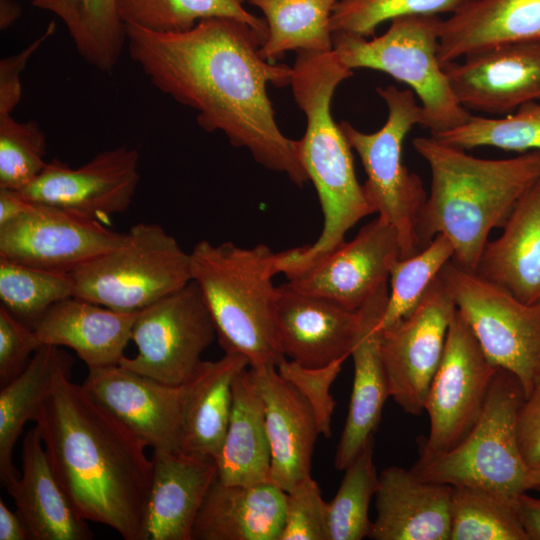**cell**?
I'll return each instance as SVG.
<instances>
[{"label": "cell", "mask_w": 540, "mask_h": 540, "mask_svg": "<svg viewBox=\"0 0 540 540\" xmlns=\"http://www.w3.org/2000/svg\"><path fill=\"white\" fill-rule=\"evenodd\" d=\"M441 19L437 15L393 19L380 36L336 32L333 50L347 68L373 69L411 87L431 135L464 124L471 114L456 99L438 58Z\"/></svg>", "instance_id": "7"}, {"label": "cell", "mask_w": 540, "mask_h": 540, "mask_svg": "<svg viewBox=\"0 0 540 540\" xmlns=\"http://www.w3.org/2000/svg\"><path fill=\"white\" fill-rule=\"evenodd\" d=\"M31 539L29 530L20 516L12 512L3 500H0V540H27Z\"/></svg>", "instance_id": "49"}, {"label": "cell", "mask_w": 540, "mask_h": 540, "mask_svg": "<svg viewBox=\"0 0 540 540\" xmlns=\"http://www.w3.org/2000/svg\"><path fill=\"white\" fill-rule=\"evenodd\" d=\"M518 514L529 540H540V498L523 493L517 503Z\"/></svg>", "instance_id": "47"}, {"label": "cell", "mask_w": 540, "mask_h": 540, "mask_svg": "<svg viewBox=\"0 0 540 540\" xmlns=\"http://www.w3.org/2000/svg\"><path fill=\"white\" fill-rule=\"evenodd\" d=\"M72 296L70 273L0 258L1 306L22 323L33 328L51 306Z\"/></svg>", "instance_id": "36"}, {"label": "cell", "mask_w": 540, "mask_h": 540, "mask_svg": "<svg viewBox=\"0 0 540 540\" xmlns=\"http://www.w3.org/2000/svg\"><path fill=\"white\" fill-rule=\"evenodd\" d=\"M262 395L271 447V480L288 492L310 476L319 430L314 412L302 394L276 366L254 368Z\"/></svg>", "instance_id": "23"}, {"label": "cell", "mask_w": 540, "mask_h": 540, "mask_svg": "<svg viewBox=\"0 0 540 540\" xmlns=\"http://www.w3.org/2000/svg\"><path fill=\"white\" fill-rule=\"evenodd\" d=\"M416 152L431 173L421 211L420 249L438 234L451 242L452 261L475 271L490 232L502 228L525 192L540 179V150L506 159H483L434 138L417 137Z\"/></svg>", "instance_id": "3"}, {"label": "cell", "mask_w": 540, "mask_h": 540, "mask_svg": "<svg viewBox=\"0 0 540 540\" xmlns=\"http://www.w3.org/2000/svg\"><path fill=\"white\" fill-rule=\"evenodd\" d=\"M540 41V0H470L441 21L442 67L496 45Z\"/></svg>", "instance_id": "28"}, {"label": "cell", "mask_w": 540, "mask_h": 540, "mask_svg": "<svg viewBox=\"0 0 540 540\" xmlns=\"http://www.w3.org/2000/svg\"><path fill=\"white\" fill-rule=\"evenodd\" d=\"M74 297L134 313L191 280L190 253L155 223L132 226L113 250L71 273Z\"/></svg>", "instance_id": "9"}, {"label": "cell", "mask_w": 540, "mask_h": 540, "mask_svg": "<svg viewBox=\"0 0 540 540\" xmlns=\"http://www.w3.org/2000/svg\"><path fill=\"white\" fill-rule=\"evenodd\" d=\"M291 88L306 117L296 153L317 191L323 229L310 245L276 253V268L284 275L301 269L336 248L347 231L374 213L356 177L351 146L331 114V101L341 82L353 75L334 50L298 51L292 66Z\"/></svg>", "instance_id": "4"}, {"label": "cell", "mask_w": 540, "mask_h": 540, "mask_svg": "<svg viewBox=\"0 0 540 540\" xmlns=\"http://www.w3.org/2000/svg\"><path fill=\"white\" fill-rule=\"evenodd\" d=\"M440 275L488 360L512 373L526 398L540 377V302L523 303L452 260Z\"/></svg>", "instance_id": "10"}, {"label": "cell", "mask_w": 540, "mask_h": 540, "mask_svg": "<svg viewBox=\"0 0 540 540\" xmlns=\"http://www.w3.org/2000/svg\"><path fill=\"white\" fill-rule=\"evenodd\" d=\"M388 109L385 124L365 133L347 121L339 123L349 145L362 163L367 179L363 189L374 213L394 227L400 243V259L421 249L418 221L427 199L421 178L402 161L403 141L414 125L423 124L421 105L410 89L377 88Z\"/></svg>", "instance_id": "8"}, {"label": "cell", "mask_w": 540, "mask_h": 540, "mask_svg": "<svg viewBox=\"0 0 540 540\" xmlns=\"http://www.w3.org/2000/svg\"><path fill=\"white\" fill-rule=\"evenodd\" d=\"M22 474L6 487L32 540H90L93 532L75 510L49 463L35 425L22 442Z\"/></svg>", "instance_id": "26"}, {"label": "cell", "mask_w": 540, "mask_h": 540, "mask_svg": "<svg viewBox=\"0 0 540 540\" xmlns=\"http://www.w3.org/2000/svg\"><path fill=\"white\" fill-rule=\"evenodd\" d=\"M144 540H192L197 514L217 479L214 458L153 449Z\"/></svg>", "instance_id": "21"}, {"label": "cell", "mask_w": 540, "mask_h": 540, "mask_svg": "<svg viewBox=\"0 0 540 540\" xmlns=\"http://www.w3.org/2000/svg\"><path fill=\"white\" fill-rule=\"evenodd\" d=\"M264 41L246 23L225 17L175 33L127 26L129 56L155 88L196 111L203 130L221 131L257 163L303 186L309 178L296 140L279 129L267 94L268 84L290 85L293 69L265 60Z\"/></svg>", "instance_id": "1"}, {"label": "cell", "mask_w": 540, "mask_h": 540, "mask_svg": "<svg viewBox=\"0 0 540 540\" xmlns=\"http://www.w3.org/2000/svg\"><path fill=\"white\" fill-rule=\"evenodd\" d=\"M55 30V22H50L45 32L26 48L0 60V116L11 114L21 101V74L31 56L53 36Z\"/></svg>", "instance_id": "45"}, {"label": "cell", "mask_w": 540, "mask_h": 540, "mask_svg": "<svg viewBox=\"0 0 540 540\" xmlns=\"http://www.w3.org/2000/svg\"><path fill=\"white\" fill-rule=\"evenodd\" d=\"M190 268L225 352L245 356L254 368L285 359L275 323L276 253L264 244L202 240L190 252Z\"/></svg>", "instance_id": "5"}, {"label": "cell", "mask_w": 540, "mask_h": 540, "mask_svg": "<svg viewBox=\"0 0 540 540\" xmlns=\"http://www.w3.org/2000/svg\"><path fill=\"white\" fill-rule=\"evenodd\" d=\"M249 366L245 356L234 352H225L216 361H203L187 382L181 450L216 461L229 424L233 382Z\"/></svg>", "instance_id": "30"}, {"label": "cell", "mask_w": 540, "mask_h": 540, "mask_svg": "<svg viewBox=\"0 0 540 540\" xmlns=\"http://www.w3.org/2000/svg\"><path fill=\"white\" fill-rule=\"evenodd\" d=\"M46 136L36 121L19 122L0 116V189L21 191L47 162Z\"/></svg>", "instance_id": "41"}, {"label": "cell", "mask_w": 540, "mask_h": 540, "mask_svg": "<svg viewBox=\"0 0 540 540\" xmlns=\"http://www.w3.org/2000/svg\"><path fill=\"white\" fill-rule=\"evenodd\" d=\"M345 360L339 359L319 368H308L285 358L276 366L279 374L311 405L319 433L326 438L331 436V420L336 404L330 394V387Z\"/></svg>", "instance_id": "43"}, {"label": "cell", "mask_w": 540, "mask_h": 540, "mask_svg": "<svg viewBox=\"0 0 540 540\" xmlns=\"http://www.w3.org/2000/svg\"><path fill=\"white\" fill-rule=\"evenodd\" d=\"M374 442V437L370 438L344 469L336 495L327 502V540H361L369 535V505L379 480Z\"/></svg>", "instance_id": "37"}, {"label": "cell", "mask_w": 540, "mask_h": 540, "mask_svg": "<svg viewBox=\"0 0 540 540\" xmlns=\"http://www.w3.org/2000/svg\"><path fill=\"white\" fill-rule=\"evenodd\" d=\"M216 328L198 285L184 287L137 312L131 340L133 358L119 365L158 381L182 385L201 367V355L213 342Z\"/></svg>", "instance_id": "11"}, {"label": "cell", "mask_w": 540, "mask_h": 540, "mask_svg": "<svg viewBox=\"0 0 540 540\" xmlns=\"http://www.w3.org/2000/svg\"><path fill=\"white\" fill-rule=\"evenodd\" d=\"M74 360L54 345H42L25 369L0 391V479L5 488L16 481L13 450L23 427L35 420L57 382L71 376Z\"/></svg>", "instance_id": "31"}, {"label": "cell", "mask_w": 540, "mask_h": 540, "mask_svg": "<svg viewBox=\"0 0 540 540\" xmlns=\"http://www.w3.org/2000/svg\"><path fill=\"white\" fill-rule=\"evenodd\" d=\"M399 258L398 234L378 216L351 241H343L313 263L285 276L287 283L300 292L357 311L387 283L390 268Z\"/></svg>", "instance_id": "16"}, {"label": "cell", "mask_w": 540, "mask_h": 540, "mask_svg": "<svg viewBox=\"0 0 540 540\" xmlns=\"http://www.w3.org/2000/svg\"><path fill=\"white\" fill-rule=\"evenodd\" d=\"M139 153L120 146L95 155L73 169L58 159L20 192L31 202L62 208L102 223L125 212L135 195Z\"/></svg>", "instance_id": "15"}, {"label": "cell", "mask_w": 540, "mask_h": 540, "mask_svg": "<svg viewBox=\"0 0 540 540\" xmlns=\"http://www.w3.org/2000/svg\"><path fill=\"white\" fill-rule=\"evenodd\" d=\"M497 369L456 309L426 398L430 428L418 441L419 452L448 451L467 436L483 411Z\"/></svg>", "instance_id": "12"}, {"label": "cell", "mask_w": 540, "mask_h": 540, "mask_svg": "<svg viewBox=\"0 0 540 540\" xmlns=\"http://www.w3.org/2000/svg\"><path fill=\"white\" fill-rule=\"evenodd\" d=\"M461 59L443 68L466 110L505 114L540 100V41L504 43Z\"/></svg>", "instance_id": "18"}, {"label": "cell", "mask_w": 540, "mask_h": 540, "mask_svg": "<svg viewBox=\"0 0 540 540\" xmlns=\"http://www.w3.org/2000/svg\"><path fill=\"white\" fill-rule=\"evenodd\" d=\"M136 315L72 296L51 306L33 329L42 345L71 348L88 368L118 365Z\"/></svg>", "instance_id": "24"}, {"label": "cell", "mask_w": 540, "mask_h": 540, "mask_svg": "<svg viewBox=\"0 0 540 540\" xmlns=\"http://www.w3.org/2000/svg\"><path fill=\"white\" fill-rule=\"evenodd\" d=\"M216 463L217 478L226 485L271 480V447L264 404L251 366L233 382L229 424Z\"/></svg>", "instance_id": "29"}, {"label": "cell", "mask_w": 540, "mask_h": 540, "mask_svg": "<svg viewBox=\"0 0 540 540\" xmlns=\"http://www.w3.org/2000/svg\"><path fill=\"white\" fill-rule=\"evenodd\" d=\"M246 0H118L119 14L126 26L159 33L183 32L200 20L225 17L249 25L265 40V19L244 7Z\"/></svg>", "instance_id": "34"}, {"label": "cell", "mask_w": 540, "mask_h": 540, "mask_svg": "<svg viewBox=\"0 0 540 540\" xmlns=\"http://www.w3.org/2000/svg\"><path fill=\"white\" fill-rule=\"evenodd\" d=\"M82 386L147 446L181 450L187 383L167 384L118 364L89 368Z\"/></svg>", "instance_id": "17"}, {"label": "cell", "mask_w": 540, "mask_h": 540, "mask_svg": "<svg viewBox=\"0 0 540 540\" xmlns=\"http://www.w3.org/2000/svg\"><path fill=\"white\" fill-rule=\"evenodd\" d=\"M279 540H327V502L311 475L287 492Z\"/></svg>", "instance_id": "42"}, {"label": "cell", "mask_w": 540, "mask_h": 540, "mask_svg": "<svg viewBox=\"0 0 540 540\" xmlns=\"http://www.w3.org/2000/svg\"><path fill=\"white\" fill-rule=\"evenodd\" d=\"M339 0H246L264 14L268 33L262 57L275 63L295 50L325 52L333 49L330 17Z\"/></svg>", "instance_id": "33"}, {"label": "cell", "mask_w": 540, "mask_h": 540, "mask_svg": "<svg viewBox=\"0 0 540 540\" xmlns=\"http://www.w3.org/2000/svg\"><path fill=\"white\" fill-rule=\"evenodd\" d=\"M450 540H529L517 504L491 491L453 486Z\"/></svg>", "instance_id": "35"}, {"label": "cell", "mask_w": 540, "mask_h": 540, "mask_svg": "<svg viewBox=\"0 0 540 540\" xmlns=\"http://www.w3.org/2000/svg\"><path fill=\"white\" fill-rule=\"evenodd\" d=\"M431 136L462 150L493 146L520 153L537 151L540 150V103H525L503 118L471 115L464 124Z\"/></svg>", "instance_id": "39"}, {"label": "cell", "mask_w": 540, "mask_h": 540, "mask_svg": "<svg viewBox=\"0 0 540 540\" xmlns=\"http://www.w3.org/2000/svg\"><path fill=\"white\" fill-rule=\"evenodd\" d=\"M287 492L272 480L211 485L197 514L192 540H279Z\"/></svg>", "instance_id": "25"}, {"label": "cell", "mask_w": 540, "mask_h": 540, "mask_svg": "<svg viewBox=\"0 0 540 540\" xmlns=\"http://www.w3.org/2000/svg\"><path fill=\"white\" fill-rule=\"evenodd\" d=\"M34 421L78 514L125 540H144L153 469L147 444L70 376L57 382Z\"/></svg>", "instance_id": "2"}, {"label": "cell", "mask_w": 540, "mask_h": 540, "mask_svg": "<svg viewBox=\"0 0 540 540\" xmlns=\"http://www.w3.org/2000/svg\"><path fill=\"white\" fill-rule=\"evenodd\" d=\"M453 486L390 466L379 474L373 540H450Z\"/></svg>", "instance_id": "22"}, {"label": "cell", "mask_w": 540, "mask_h": 540, "mask_svg": "<svg viewBox=\"0 0 540 540\" xmlns=\"http://www.w3.org/2000/svg\"><path fill=\"white\" fill-rule=\"evenodd\" d=\"M42 346L35 330L0 306V384L18 376Z\"/></svg>", "instance_id": "44"}, {"label": "cell", "mask_w": 540, "mask_h": 540, "mask_svg": "<svg viewBox=\"0 0 540 540\" xmlns=\"http://www.w3.org/2000/svg\"><path fill=\"white\" fill-rule=\"evenodd\" d=\"M124 237L98 220L33 202L22 216L0 227V258L71 273L116 248Z\"/></svg>", "instance_id": "14"}, {"label": "cell", "mask_w": 540, "mask_h": 540, "mask_svg": "<svg viewBox=\"0 0 540 540\" xmlns=\"http://www.w3.org/2000/svg\"><path fill=\"white\" fill-rule=\"evenodd\" d=\"M456 309L439 275L412 314L382 329L381 354L389 395L408 414L416 416L425 411Z\"/></svg>", "instance_id": "13"}, {"label": "cell", "mask_w": 540, "mask_h": 540, "mask_svg": "<svg viewBox=\"0 0 540 540\" xmlns=\"http://www.w3.org/2000/svg\"><path fill=\"white\" fill-rule=\"evenodd\" d=\"M32 204L33 202L18 191L0 189V227L18 219L29 210Z\"/></svg>", "instance_id": "48"}, {"label": "cell", "mask_w": 540, "mask_h": 540, "mask_svg": "<svg viewBox=\"0 0 540 540\" xmlns=\"http://www.w3.org/2000/svg\"><path fill=\"white\" fill-rule=\"evenodd\" d=\"M275 323L285 358L319 368L350 356L360 313L285 283L278 286Z\"/></svg>", "instance_id": "19"}, {"label": "cell", "mask_w": 540, "mask_h": 540, "mask_svg": "<svg viewBox=\"0 0 540 540\" xmlns=\"http://www.w3.org/2000/svg\"><path fill=\"white\" fill-rule=\"evenodd\" d=\"M21 15V6L12 0H0V29H8Z\"/></svg>", "instance_id": "50"}, {"label": "cell", "mask_w": 540, "mask_h": 540, "mask_svg": "<svg viewBox=\"0 0 540 540\" xmlns=\"http://www.w3.org/2000/svg\"><path fill=\"white\" fill-rule=\"evenodd\" d=\"M32 5L62 20L85 62L103 72L115 68L127 46L118 0H32Z\"/></svg>", "instance_id": "32"}, {"label": "cell", "mask_w": 540, "mask_h": 540, "mask_svg": "<svg viewBox=\"0 0 540 540\" xmlns=\"http://www.w3.org/2000/svg\"><path fill=\"white\" fill-rule=\"evenodd\" d=\"M388 293L385 283L358 309L360 327L350 353L354 364L353 387L334 458V466L338 470H344L374 437L385 401L390 397L381 354L380 326Z\"/></svg>", "instance_id": "20"}, {"label": "cell", "mask_w": 540, "mask_h": 540, "mask_svg": "<svg viewBox=\"0 0 540 540\" xmlns=\"http://www.w3.org/2000/svg\"><path fill=\"white\" fill-rule=\"evenodd\" d=\"M540 492V463L529 468L526 476V491Z\"/></svg>", "instance_id": "51"}, {"label": "cell", "mask_w": 540, "mask_h": 540, "mask_svg": "<svg viewBox=\"0 0 540 540\" xmlns=\"http://www.w3.org/2000/svg\"><path fill=\"white\" fill-rule=\"evenodd\" d=\"M502 234L488 241L475 273L526 304L540 302V179L517 202Z\"/></svg>", "instance_id": "27"}, {"label": "cell", "mask_w": 540, "mask_h": 540, "mask_svg": "<svg viewBox=\"0 0 540 540\" xmlns=\"http://www.w3.org/2000/svg\"><path fill=\"white\" fill-rule=\"evenodd\" d=\"M524 399L519 380L498 368L483 411L467 436L448 451L419 452L410 470L424 481L481 488L517 504L527 492L529 469L517 438Z\"/></svg>", "instance_id": "6"}, {"label": "cell", "mask_w": 540, "mask_h": 540, "mask_svg": "<svg viewBox=\"0 0 540 540\" xmlns=\"http://www.w3.org/2000/svg\"><path fill=\"white\" fill-rule=\"evenodd\" d=\"M517 438L523 459L531 468L540 463V377L524 399L517 418Z\"/></svg>", "instance_id": "46"}, {"label": "cell", "mask_w": 540, "mask_h": 540, "mask_svg": "<svg viewBox=\"0 0 540 540\" xmlns=\"http://www.w3.org/2000/svg\"><path fill=\"white\" fill-rule=\"evenodd\" d=\"M470 0H339L330 17L333 33L374 35L385 21L405 16L453 14Z\"/></svg>", "instance_id": "40"}, {"label": "cell", "mask_w": 540, "mask_h": 540, "mask_svg": "<svg viewBox=\"0 0 540 540\" xmlns=\"http://www.w3.org/2000/svg\"><path fill=\"white\" fill-rule=\"evenodd\" d=\"M453 254L450 240L438 234L418 253L393 262L381 329H387L413 313Z\"/></svg>", "instance_id": "38"}]
</instances>
